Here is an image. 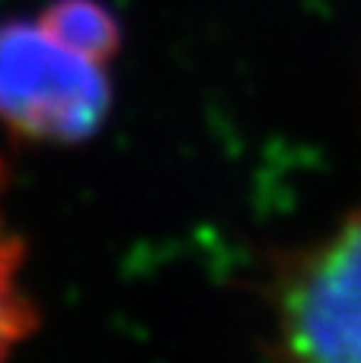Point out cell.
Masks as SVG:
<instances>
[{"label":"cell","mask_w":361,"mask_h":363,"mask_svg":"<svg viewBox=\"0 0 361 363\" xmlns=\"http://www.w3.org/2000/svg\"><path fill=\"white\" fill-rule=\"evenodd\" d=\"M112 106L106 64L70 51L38 19L0 23V121L36 144H77Z\"/></svg>","instance_id":"1"},{"label":"cell","mask_w":361,"mask_h":363,"mask_svg":"<svg viewBox=\"0 0 361 363\" xmlns=\"http://www.w3.org/2000/svg\"><path fill=\"white\" fill-rule=\"evenodd\" d=\"M272 309L291 357L361 363V213L281 264Z\"/></svg>","instance_id":"2"},{"label":"cell","mask_w":361,"mask_h":363,"mask_svg":"<svg viewBox=\"0 0 361 363\" xmlns=\"http://www.w3.org/2000/svg\"><path fill=\"white\" fill-rule=\"evenodd\" d=\"M38 23L70 51L106 64L122 48V26L115 13L99 0H51Z\"/></svg>","instance_id":"3"},{"label":"cell","mask_w":361,"mask_h":363,"mask_svg":"<svg viewBox=\"0 0 361 363\" xmlns=\"http://www.w3.org/2000/svg\"><path fill=\"white\" fill-rule=\"evenodd\" d=\"M6 194V169L0 163V357L23 345L38 328V313L23 290V264L26 249L23 239L13 233L4 207Z\"/></svg>","instance_id":"4"}]
</instances>
